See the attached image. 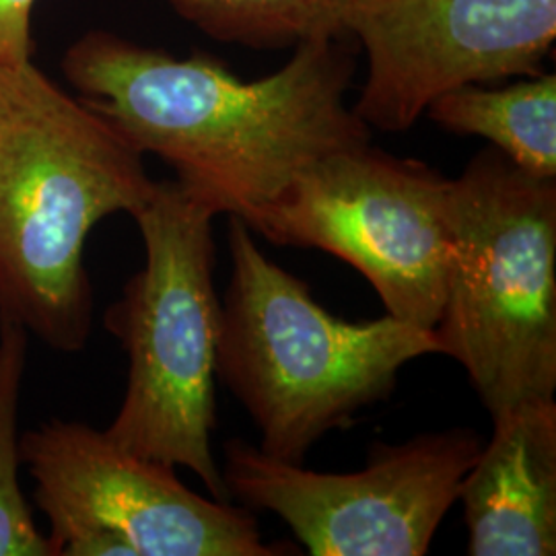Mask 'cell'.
Segmentation results:
<instances>
[{"label": "cell", "mask_w": 556, "mask_h": 556, "mask_svg": "<svg viewBox=\"0 0 556 556\" xmlns=\"http://www.w3.org/2000/svg\"><path fill=\"white\" fill-rule=\"evenodd\" d=\"M447 194L438 169L369 142L314 163L245 225L277 245L344 260L388 316L435 330L450 275Z\"/></svg>", "instance_id": "6"}, {"label": "cell", "mask_w": 556, "mask_h": 556, "mask_svg": "<svg viewBox=\"0 0 556 556\" xmlns=\"http://www.w3.org/2000/svg\"><path fill=\"white\" fill-rule=\"evenodd\" d=\"M36 0H0V64L31 60V13Z\"/></svg>", "instance_id": "14"}, {"label": "cell", "mask_w": 556, "mask_h": 556, "mask_svg": "<svg viewBox=\"0 0 556 556\" xmlns=\"http://www.w3.org/2000/svg\"><path fill=\"white\" fill-rule=\"evenodd\" d=\"M208 38L254 50L342 40L349 0H169Z\"/></svg>", "instance_id": "12"}, {"label": "cell", "mask_w": 556, "mask_h": 556, "mask_svg": "<svg viewBox=\"0 0 556 556\" xmlns=\"http://www.w3.org/2000/svg\"><path fill=\"white\" fill-rule=\"evenodd\" d=\"M144 266L105 312V328L128 355V386L105 435L174 468H188L208 495L231 501L211 435L217 427L213 211L178 181H157L137 211Z\"/></svg>", "instance_id": "5"}, {"label": "cell", "mask_w": 556, "mask_h": 556, "mask_svg": "<svg viewBox=\"0 0 556 556\" xmlns=\"http://www.w3.org/2000/svg\"><path fill=\"white\" fill-rule=\"evenodd\" d=\"M450 275L435 326L497 417L556 392V179L519 169L495 147L447 194Z\"/></svg>", "instance_id": "4"}, {"label": "cell", "mask_w": 556, "mask_h": 556, "mask_svg": "<svg viewBox=\"0 0 556 556\" xmlns=\"http://www.w3.org/2000/svg\"><path fill=\"white\" fill-rule=\"evenodd\" d=\"M142 155L34 60L0 64V318L60 353L91 334V229L155 190Z\"/></svg>", "instance_id": "2"}, {"label": "cell", "mask_w": 556, "mask_h": 556, "mask_svg": "<svg viewBox=\"0 0 556 556\" xmlns=\"http://www.w3.org/2000/svg\"><path fill=\"white\" fill-rule=\"evenodd\" d=\"M443 130L491 142L519 169L556 179V77L540 73L505 87L464 85L427 112Z\"/></svg>", "instance_id": "11"}, {"label": "cell", "mask_w": 556, "mask_h": 556, "mask_svg": "<svg viewBox=\"0 0 556 556\" xmlns=\"http://www.w3.org/2000/svg\"><path fill=\"white\" fill-rule=\"evenodd\" d=\"M56 556H275L252 509L202 497L174 466L83 422L50 420L21 438Z\"/></svg>", "instance_id": "7"}, {"label": "cell", "mask_w": 556, "mask_h": 556, "mask_svg": "<svg viewBox=\"0 0 556 556\" xmlns=\"http://www.w3.org/2000/svg\"><path fill=\"white\" fill-rule=\"evenodd\" d=\"M293 50L277 73L243 80L204 54L179 60L91 31L62 71L140 155L165 161L190 199L250 223L314 163L371 142L346 105L355 59L344 38Z\"/></svg>", "instance_id": "1"}, {"label": "cell", "mask_w": 556, "mask_h": 556, "mask_svg": "<svg viewBox=\"0 0 556 556\" xmlns=\"http://www.w3.org/2000/svg\"><path fill=\"white\" fill-rule=\"evenodd\" d=\"M29 332L20 321L0 318V556H56L20 482V404Z\"/></svg>", "instance_id": "13"}, {"label": "cell", "mask_w": 556, "mask_h": 556, "mask_svg": "<svg viewBox=\"0 0 556 556\" xmlns=\"http://www.w3.org/2000/svg\"><path fill=\"white\" fill-rule=\"evenodd\" d=\"M344 34L367 54L355 114L406 132L447 91L544 73L556 0H349Z\"/></svg>", "instance_id": "9"}, {"label": "cell", "mask_w": 556, "mask_h": 556, "mask_svg": "<svg viewBox=\"0 0 556 556\" xmlns=\"http://www.w3.org/2000/svg\"><path fill=\"white\" fill-rule=\"evenodd\" d=\"M484 441L475 429L378 445L357 472L330 475L225 443L229 498L280 517L314 556H422Z\"/></svg>", "instance_id": "8"}, {"label": "cell", "mask_w": 556, "mask_h": 556, "mask_svg": "<svg viewBox=\"0 0 556 556\" xmlns=\"http://www.w3.org/2000/svg\"><path fill=\"white\" fill-rule=\"evenodd\" d=\"M227 241L217 379L258 427L266 456L303 464L319 439L390 396L406 363L439 355L433 330L388 314L349 321L326 312L239 217H229Z\"/></svg>", "instance_id": "3"}, {"label": "cell", "mask_w": 556, "mask_h": 556, "mask_svg": "<svg viewBox=\"0 0 556 556\" xmlns=\"http://www.w3.org/2000/svg\"><path fill=\"white\" fill-rule=\"evenodd\" d=\"M468 555H556V402L534 397L493 417V438L462 478Z\"/></svg>", "instance_id": "10"}]
</instances>
